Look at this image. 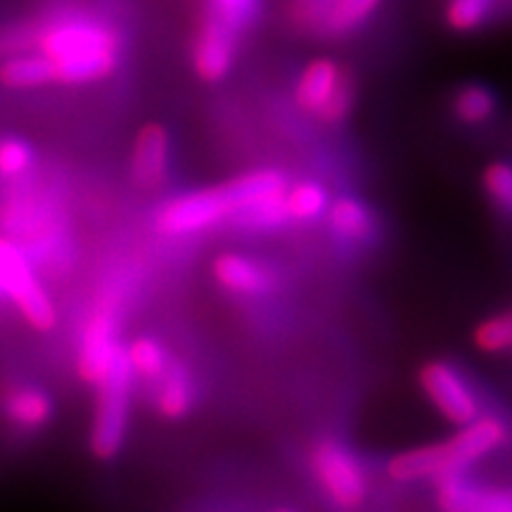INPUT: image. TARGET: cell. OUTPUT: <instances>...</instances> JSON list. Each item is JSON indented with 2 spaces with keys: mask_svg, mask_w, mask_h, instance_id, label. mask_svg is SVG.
Instances as JSON below:
<instances>
[{
  "mask_svg": "<svg viewBox=\"0 0 512 512\" xmlns=\"http://www.w3.org/2000/svg\"><path fill=\"white\" fill-rule=\"evenodd\" d=\"M31 50L48 57L57 83L86 86L114 74L121 57V38L112 24L88 12H60L31 29Z\"/></svg>",
  "mask_w": 512,
  "mask_h": 512,
  "instance_id": "cell-1",
  "label": "cell"
},
{
  "mask_svg": "<svg viewBox=\"0 0 512 512\" xmlns=\"http://www.w3.org/2000/svg\"><path fill=\"white\" fill-rule=\"evenodd\" d=\"M508 434V425L501 418L479 415L477 420L460 425V430L451 439L396 453L389 460L387 472L396 482H418V479L439 482V479L463 475L472 463L503 446Z\"/></svg>",
  "mask_w": 512,
  "mask_h": 512,
  "instance_id": "cell-2",
  "label": "cell"
},
{
  "mask_svg": "<svg viewBox=\"0 0 512 512\" xmlns=\"http://www.w3.org/2000/svg\"><path fill=\"white\" fill-rule=\"evenodd\" d=\"M133 373L131 363L126 356V344L114 358L112 368L102 377L95 387V411L91 425V453L102 463H110L121 453L128 432V415H131V396H133Z\"/></svg>",
  "mask_w": 512,
  "mask_h": 512,
  "instance_id": "cell-3",
  "label": "cell"
},
{
  "mask_svg": "<svg viewBox=\"0 0 512 512\" xmlns=\"http://www.w3.org/2000/svg\"><path fill=\"white\" fill-rule=\"evenodd\" d=\"M0 287H3L5 299L15 304L31 330H55L57 311L53 299L38 283L24 249L8 235H0Z\"/></svg>",
  "mask_w": 512,
  "mask_h": 512,
  "instance_id": "cell-4",
  "label": "cell"
},
{
  "mask_svg": "<svg viewBox=\"0 0 512 512\" xmlns=\"http://www.w3.org/2000/svg\"><path fill=\"white\" fill-rule=\"evenodd\" d=\"M354 79L330 57H318L304 67L294 88L299 110L325 124H339L354 107Z\"/></svg>",
  "mask_w": 512,
  "mask_h": 512,
  "instance_id": "cell-5",
  "label": "cell"
},
{
  "mask_svg": "<svg viewBox=\"0 0 512 512\" xmlns=\"http://www.w3.org/2000/svg\"><path fill=\"white\" fill-rule=\"evenodd\" d=\"M309 465L323 494L339 510H356L366 501L368 479L361 460L347 444L337 439H320L313 444Z\"/></svg>",
  "mask_w": 512,
  "mask_h": 512,
  "instance_id": "cell-6",
  "label": "cell"
},
{
  "mask_svg": "<svg viewBox=\"0 0 512 512\" xmlns=\"http://www.w3.org/2000/svg\"><path fill=\"white\" fill-rule=\"evenodd\" d=\"M235 214V202L230 197L226 183L214 188H202L185 192L174 200L164 202L157 211L155 226L159 233L181 238V235H195L202 230H211L221 223H230Z\"/></svg>",
  "mask_w": 512,
  "mask_h": 512,
  "instance_id": "cell-7",
  "label": "cell"
},
{
  "mask_svg": "<svg viewBox=\"0 0 512 512\" xmlns=\"http://www.w3.org/2000/svg\"><path fill=\"white\" fill-rule=\"evenodd\" d=\"M420 389L448 422L467 425L482 415V403L467 375L448 361H430L418 373Z\"/></svg>",
  "mask_w": 512,
  "mask_h": 512,
  "instance_id": "cell-8",
  "label": "cell"
},
{
  "mask_svg": "<svg viewBox=\"0 0 512 512\" xmlns=\"http://www.w3.org/2000/svg\"><path fill=\"white\" fill-rule=\"evenodd\" d=\"M121 349L124 344L117 335V316L110 309H98L83 328L79 354H76V373L88 387L95 389Z\"/></svg>",
  "mask_w": 512,
  "mask_h": 512,
  "instance_id": "cell-9",
  "label": "cell"
},
{
  "mask_svg": "<svg viewBox=\"0 0 512 512\" xmlns=\"http://www.w3.org/2000/svg\"><path fill=\"white\" fill-rule=\"evenodd\" d=\"M235 53H238V31L223 24L219 17L207 15L197 29L192 43V67L195 74L207 83H219L233 72Z\"/></svg>",
  "mask_w": 512,
  "mask_h": 512,
  "instance_id": "cell-10",
  "label": "cell"
},
{
  "mask_svg": "<svg viewBox=\"0 0 512 512\" xmlns=\"http://www.w3.org/2000/svg\"><path fill=\"white\" fill-rule=\"evenodd\" d=\"M211 275L223 290L240 297H259L268 294L278 285V273L271 266L261 264L252 256L223 252L211 261Z\"/></svg>",
  "mask_w": 512,
  "mask_h": 512,
  "instance_id": "cell-11",
  "label": "cell"
},
{
  "mask_svg": "<svg viewBox=\"0 0 512 512\" xmlns=\"http://www.w3.org/2000/svg\"><path fill=\"white\" fill-rule=\"evenodd\" d=\"M169 169V131L150 121L138 131L131 150V178L138 188L155 190L166 181Z\"/></svg>",
  "mask_w": 512,
  "mask_h": 512,
  "instance_id": "cell-12",
  "label": "cell"
},
{
  "mask_svg": "<svg viewBox=\"0 0 512 512\" xmlns=\"http://www.w3.org/2000/svg\"><path fill=\"white\" fill-rule=\"evenodd\" d=\"M439 505L446 512H512V491L484 489L463 475L439 479Z\"/></svg>",
  "mask_w": 512,
  "mask_h": 512,
  "instance_id": "cell-13",
  "label": "cell"
},
{
  "mask_svg": "<svg viewBox=\"0 0 512 512\" xmlns=\"http://www.w3.org/2000/svg\"><path fill=\"white\" fill-rule=\"evenodd\" d=\"M152 384H155L152 403H155L159 418L171 422L188 418L192 408H195V382H192L190 370L181 361L171 358L169 368Z\"/></svg>",
  "mask_w": 512,
  "mask_h": 512,
  "instance_id": "cell-14",
  "label": "cell"
},
{
  "mask_svg": "<svg viewBox=\"0 0 512 512\" xmlns=\"http://www.w3.org/2000/svg\"><path fill=\"white\" fill-rule=\"evenodd\" d=\"M3 413L19 430L36 432L53 420L55 403L46 389L34 384H19L3 396Z\"/></svg>",
  "mask_w": 512,
  "mask_h": 512,
  "instance_id": "cell-15",
  "label": "cell"
},
{
  "mask_svg": "<svg viewBox=\"0 0 512 512\" xmlns=\"http://www.w3.org/2000/svg\"><path fill=\"white\" fill-rule=\"evenodd\" d=\"M328 219L332 233L342 242L351 245H366L377 238V214L368 202L358 197H339L330 202Z\"/></svg>",
  "mask_w": 512,
  "mask_h": 512,
  "instance_id": "cell-16",
  "label": "cell"
},
{
  "mask_svg": "<svg viewBox=\"0 0 512 512\" xmlns=\"http://www.w3.org/2000/svg\"><path fill=\"white\" fill-rule=\"evenodd\" d=\"M50 83H57L53 64L36 50H24L0 62V86L8 91H29V88L50 86Z\"/></svg>",
  "mask_w": 512,
  "mask_h": 512,
  "instance_id": "cell-17",
  "label": "cell"
},
{
  "mask_svg": "<svg viewBox=\"0 0 512 512\" xmlns=\"http://www.w3.org/2000/svg\"><path fill=\"white\" fill-rule=\"evenodd\" d=\"M496 107V93L484 83H465L453 95V114L465 126L486 124L489 119H494Z\"/></svg>",
  "mask_w": 512,
  "mask_h": 512,
  "instance_id": "cell-18",
  "label": "cell"
},
{
  "mask_svg": "<svg viewBox=\"0 0 512 512\" xmlns=\"http://www.w3.org/2000/svg\"><path fill=\"white\" fill-rule=\"evenodd\" d=\"M287 211H290L292 221L311 223L318 221L320 216L328 214L330 209V197L325 185L316 181H299L287 188L285 195Z\"/></svg>",
  "mask_w": 512,
  "mask_h": 512,
  "instance_id": "cell-19",
  "label": "cell"
},
{
  "mask_svg": "<svg viewBox=\"0 0 512 512\" xmlns=\"http://www.w3.org/2000/svg\"><path fill=\"white\" fill-rule=\"evenodd\" d=\"M126 356L136 377H143L147 382H155L171 363L164 344L159 342L157 337L150 335H140L136 339H131V342L126 344Z\"/></svg>",
  "mask_w": 512,
  "mask_h": 512,
  "instance_id": "cell-20",
  "label": "cell"
},
{
  "mask_svg": "<svg viewBox=\"0 0 512 512\" xmlns=\"http://www.w3.org/2000/svg\"><path fill=\"white\" fill-rule=\"evenodd\" d=\"M285 195L249 204V207L240 209L238 214L230 219V223H233L235 228H245V230H278L287 226L292 219H290V211H287Z\"/></svg>",
  "mask_w": 512,
  "mask_h": 512,
  "instance_id": "cell-21",
  "label": "cell"
},
{
  "mask_svg": "<svg viewBox=\"0 0 512 512\" xmlns=\"http://www.w3.org/2000/svg\"><path fill=\"white\" fill-rule=\"evenodd\" d=\"M380 0H335L325 15V31L332 36H347L373 15Z\"/></svg>",
  "mask_w": 512,
  "mask_h": 512,
  "instance_id": "cell-22",
  "label": "cell"
},
{
  "mask_svg": "<svg viewBox=\"0 0 512 512\" xmlns=\"http://www.w3.org/2000/svg\"><path fill=\"white\" fill-rule=\"evenodd\" d=\"M482 188L491 207L512 221V164L491 162L482 174Z\"/></svg>",
  "mask_w": 512,
  "mask_h": 512,
  "instance_id": "cell-23",
  "label": "cell"
},
{
  "mask_svg": "<svg viewBox=\"0 0 512 512\" xmlns=\"http://www.w3.org/2000/svg\"><path fill=\"white\" fill-rule=\"evenodd\" d=\"M475 347L484 354H503L512 351V311L496 313L477 325Z\"/></svg>",
  "mask_w": 512,
  "mask_h": 512,
  "instance_id": "cell-24",
  "label": "cell"
},
{
  "mask_svg": "<svg viewBox=\"0 0 512 512\" xmlns=\"http://www.w3.org/2000/svg\"><path fill=\"white\" fill-rule=\"evenodd\" d=\"M36 162V152L24 138L8 136L0 140V178L24 176Z\"/></svg>",
  "mask_w": 512,
  "mask_h": 512,
  "instance_id": "cell-25",
  "label": "cell"
},
{
  "mask_svg": "<svg viewBox=\"0 0 512 512\" xmlns=\"http://www.w3.org/2000/svg\"><path fill=\"white\" fill-rule=\"evenodd\" d=\"M491 12V0H451L446 8L448 27L456 31H475Z\"/></svg>",
  "mask_w": 512,
  "mask_h": 512,
  "instance_id": "cell-26",
  "label": "cell"
},
{
  "mask_svg": "<svg viewBox=\"0 0 512 512\" xmlns=\"http://www.w3.org/2000/svg\"><path fill=\"white\" fill-rule=\"evenodd\" d=\"M259 10V0H211L209 15L219 17L233 31L247 29Z\"/></svg>",
  "mask_w": 512,
  "mask_h": 512,
  "instance_id": "cell-27",
  "label": "cell"
},
{
  "mask_svg": "<svg viewBox=\"0 0 512 512\" xmlns=\"http://www.w3.org/2000/svg\"><path fill=\"white\" fill-rule=\"evenodd\" d=\"M273 512H297V510H292V508H275Z\"/></svg>",
  "mask_w": 512,
  "mask_h": 512,
  "instance_id": "cell-28",
  "label": "cell"
},
{
  "mask_svg": "<svg viewBox=\"0 0 512 512\" xmlns=\"http://www.w3.org/2000/svg\"><path fill=\"white\" fill-rule=\"evenodd\" d=\"M5 299V292H3V287H0V302H3Z\"/></svg>",
  "mask_w": 512,
  "mask_h": 512,
  "instance_id": "cell-29",
  "label": "cell"
}]
</instances>
